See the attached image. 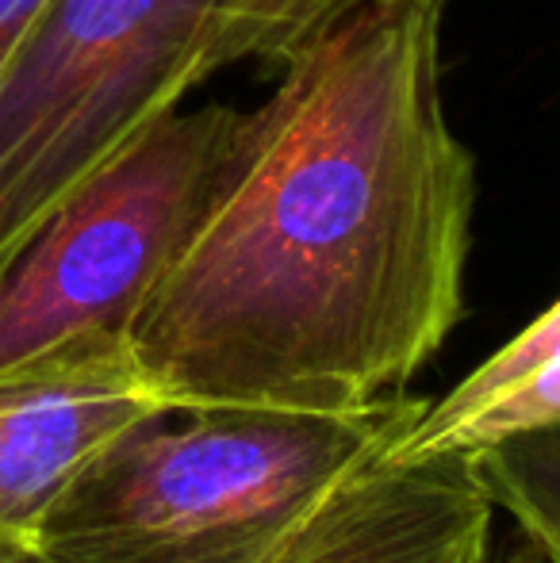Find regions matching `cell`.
Listing matches in <instances>:
<instances>
[{"label":"cell","instance_id":"277c9868","mask_svg":"<svg viewBox=\"0 0 560 563\" xmlns=\"http://www.w3.org/2000/svg\"><path fill=\"white\" fill-rule=\"evenodd\" d=\"M246 112L177 108L100 165L0 273V372L85 338H128L193 238Z\"/></svg>","mask_w":560,"mask_h":563},{"label":"cell","instance_id":"30bf717a","mask_svg":"<svg viewBox=\"0 0 560 563\" xmlns=\"http://www.w3.org/2000/svg\"><path fill=\"white\" fill-rule=\"evenodd\" d=\"M0 563H62L35 537H0Z\"/></svg>","mask_w":560,"mask_h":563},{"label":"cell","instance_id":"9c48e42d","mask_svg":"<svg viewBox=\"0 0 560 563\" xmlns=\"http://www.w3.org/2000/svg\"><path fill=\"white\" fill-rule=\"evenodd\" d=\"M46 4L51 0H0V77L15 62V54L23 51Z\"/></svg>","mask_w":560,"mask_h":563},{"label":"cell","instance_id":"6da1fadb","mask_svg":"<svg viewBox=\"0 0 560 563\" xmlns=\"http://www.w3.org/2000/svg\"><path fill=\"white\" fill-rule=\"evenodd\" d=\"M476 162L441 100V8H361L281 62L128 345L169 410H358L453 334Z\"/></svg>","mask_w":560,"mask_h":563},{"label":"cell","instance_id":"52a82bcc","mask_svg":"<svg viewBox=\"0 0 560 563\" xmlns=\"http://www.w3.org/2000/svg\"><path fill=\"white\" fill-rule=\"evenodd\" d=\"M404 4V0H227L204 54V77L239 62H281L304 51L311 38L342 23L361 8ZM446 8V0H426Z\"/></svg>","mask_w":560,"mask_h":563},{"label":"cell","instance_id":"8992f818","mask_svg":"<svg viewBox=\"0 0 560 563\" xmlns=\"http://www.w3.org/2000/svg\"><path fill=\"white\" fill-rule=\"evenodd\" d=\"M560 422V299L546 314L464 376L446 399H430L392 449L396 460L433 452H484L510 433Z\"/></svg>","mask_w":560,"mask_h":563},{"label":"cell","instance_id":"7a4b0ae2","mask_svg":"<svg viewBox=\"0 0 560 563\" xmlns=\"http://www.w3.org/2000/svg\"><path fill=\"white\" fill-rule=\"evenodd\" d=\"M426 402L388 391L338 415L165 410L62 495L35 541L62 563H284Z\"/></svg>","mask_w":560,"mask_h":563},{"label":"cell","instance_id":"5b68a950","mask_svg":"<svg viewBox=\"0 0 560 563\" xmlns=\"http://www.w3.org/2000/svg\"><path fill=\"white\" fill-rule=\"evenodd\" d=\"M165 410L128 338H85L0 372V537H39L62 495Z\"/></svg>","mask_w":560,"mask_h":563},{"label":"cell","instance_id":"ba28073f","mask_svg":"<svg viewBox=\"0 0 560 563\" xmlns=\"http://www.w3.org/2000/svg\"><path fill=\"white\" fill-rule=\"evenodd\" d=\"M492 498L538 552L560 563V422L510 433L480 452Z\"/></svg>","mask_w":560,"mask_h":563},{"label":"cell","instance_id":"3957f363","mask_svg":"<svg viewBox=\"0 0 560 563\" xmlns=\"http://www.w3.org/2000/svg\"><path fill=\"white\" fill-rule=\"evenodd\" d=\"M227 0H51L0 77V273L100 165L200 89Z\"/></svg>","mask_w":560,"mask_h":563}]
</instances>
